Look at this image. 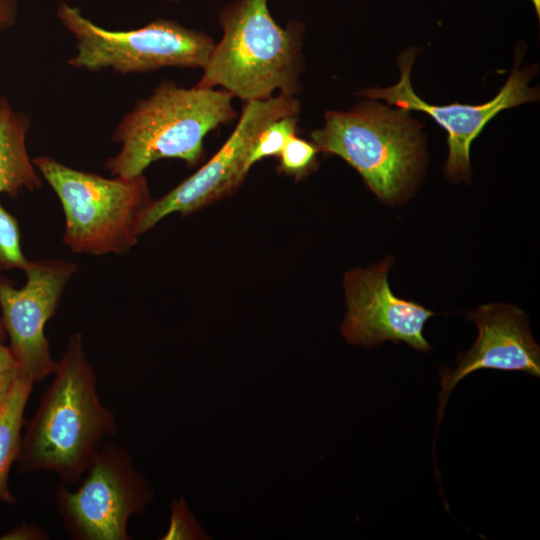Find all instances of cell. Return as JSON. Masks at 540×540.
Segmentation results:
<instances>
[{
  "label": "cell",
  "mask_w": 540,
  "mask_h": 540,
  "mask_svg": "<svg viewBox=\"0 0 540 540\" xmlns=\"http://www.w3.org/2000/svg\"><path fill=\"white\" fill-rule=\"evenodd\" d=\"M54 375L21 435L16 463L22 473L44 470L73 485L103 441L116 435V420L100 401L79 333L69 338Z\"/></svg>",
  "instance_id": "obj_1"
},
{
  "label": "cell",
  "mask_w": 540,
  "mask_h": 540,
  "mask_svg": "<svg viewBox=\"0 0 540 540\" xmlns=\"http://www.w3.org/2000/svg\"><path fill=\"white\" fill-rule=\"evenodd\" d=\"M223 35L215 43L201 79V88L221 86L244 101L300 90L304 27L291 21L286 28L271 16L267 0H238L220 13Z\"/></svg>",
  "instance_id": "obj_2"
},
{
  "label": "cell",
  "mask_w": 540,
  "mask_h": 540,
  "mask_svg": "<svg viewBox=\"0 0 540 540\" xmlns=\"http://www.w3.org/2000/svg\"><path fill=\"white\" fill-rule=\"evenodd\" d=\"M233 98L223 89L183 88L172 81L161 82L120 120L112 136L120 150L104 167L112 176L133 178L160 159L197 163L205 136L236 118Z\"/></svg>",
  "instance_id": "obj_3"
},
{
  "label": "cell",
  "mask_w": 540,
  "mask_h": 540,
  "mask_svg": "<svg viewBox=\"0 0 540 540\" xmlns=\"http://www.w3.org/2000/svg\"><path fill=\"white\" fill-rule=\"evenodd\" d=\"M408 110L363 100L348 111H327L324 126L311 132L323 153L341 157L383 202L399 204L413 190L422 170V125Z\"/></svg>",
  "instance_id": "obj_4"
},
{
  "label": "cell",
  "mask_w": 540,
  "mask_h": 540,
  "mask_svg": "<svg viewBox=\"0 0 540 540\" xmlns=\"http://www.w3.org/2000/svg\"><path fill=\"white\" fill-rule=\"evenodd\" d=\"M32 162L61 202L63 242L68 248L76 253L120 255L136 244L141 216L152 202L143 174L105 178L48 156Z\"/></svg>",
  "instance_id": "obj_5"
},
{
  "label": "cell",
  "mask_w": 540,
  "mask_h": 540,
  "mask_svg": "<svg viewBox=\"0 0 540 540\" xmlns=\"http://www.w3.org/2000/svg\"><path fill=\"white\" fill-rule=\"evenodd\" d=\"M57 16L75 39L68 65L89 71L144 73L166 67L204 68L215 42L177 21L155 19L133 30L113 31L94 24L78 7L60 2Z\"/></svg>",
  "instance_id": "obj_6"
},
{
  "label": "cell",
  "mask_w": 540,
  "mask_h": 540,
  "mask_svg": "<svg viewBox=\"0 0 540 540\" xmlns=\"http://www.w3.org/2000/svg\"><path fill=\"white\" fill-rule=\"evenodd\" d=\"M78 483L75 491L61 485L56 493L58 513L75 540L130 539V517L154 497L127 450L112 442L100 447Z\"/></svg>",
  "instance_id": "obj_7"
},
{
  "label": "cell",
  "mask_w": 540,
  "mask_h": 540,
  "mask_svg": "<svg viewBox=\"0 0 540 540\" xmlns=\"http://www.w3.org/2000/svg\"><path fill=\"white\" fill-rule=\"evenodd\" d=\"M299 113V101L286 94L247 101L220 150L197 172L145 209L139 222L140 235L171 213L194 212L236 190L249 171L247 159L258 133L274 120Z\"/></svg>",
  "instance_id": "obj_8"
},
{
  "label": "cell",
  "mask_w": 540,
  "mask_h": 540,
  "mask_svg": "<svg viewBox=\"0 0 540 540\" xmlns=\"http://www.w3.org/2000/svg\"><path fill=\"white\" fill-rule=\"evenodd\" d=\"M415 52L407 51L399 60L400 79L387 88H373L359 93L372 99L385 100L388 105L427 113L448 133V156L444 165L446 177L452 181H466L471 176L470 148L485 125L502 110L538 99L536 88L528 86L530 70L513 68L499 93L480 105L453 103L434 105L425 102L415 92L410 74Z\"/></svg>",
  "instance_id": "obj_9"
},
{
  "label": "cell",
  "mask_w": 540,
  "mask_h": 540,
  "mask_svg": "<svg viewBox=\"0 0 540 540\" xmlns=\"http://www.w3.org/2000/svg\"><path fill=\"white\" fill-rule=\"evenodd\" d=\"M24 272L26 283L19 289L0 282L1 324L20 376L35 383L56 371L44 329L76 265L64 260L30 261Z\"/></svg>",
  "instance_id": "obj_10"
},
{
  "label": "cell",
  "mask_w": 540,
  "mask_h": 540,
  "mask_svg": "<svg viewBox=\"0 0 540 540\" xmlns=\"http://www.w3.org/2000/svg\"><path fill=\"white\" fill-rule=\"evenodd\" d=\"M393 258L387 257L366 269L346 273L344 289L347 313L340 327L350 344L375 346L383 341L404 342L421 352L431 346L423 335L433 311L394 295L388 272Z\"/></svg>",
  "instance_id": "obj_11"
},
{
  "label": "cell",
  "mask_w": 540,
  "mask_h": 540,
  "mask_svg": "<svg viewBox=\"0 0 540 540\" xmlns=\"http://www.w3.org/2000/svg\"><path fill=\"white\" fill-rule=\"evenodd\" d=\"M467 317L478 328L474 345L457 357L455 369L440 368L441 391L437 425L447 400L460 380L480 369L521 371L540 376V348L533 339L526 314L509 304H487Z\"/></svg>",
  "instance_id": "obj_12"
},
{
  "label": "cell",
  "mask_w": 540,
  "mask_h": 540,
  "mask_svg": "<svg viewBox=\"0 0 540 540\" xmlns=\"http://www.w3.org/2000/svg\"><path fill=\"white\" fill-rule=\"evenodd\" d=\"M29 127V117L0 97V193L17 196L41 187L42 177L26 146Z\"/></svg>",
  "instance_id": "obj_13"
},
{
  "label": "cell",
  "mask_w": 540,
  "mask_h": 540,
  "mask_svg": "<svg viewBox=\"0 0 540 540\" xmlns=\"http://www.w3.org/2000/svg\"><path fill=\"white\" fill-rule=\"evenodd\" d=\"M33 382L19 377L6 402L0 409V501L13 503L8 480L12 465L17 461L23 426V415Z\"/></svg>",
  "instance_id": "obj_14"
},
{
  "label": "cell",
  "mask_w": 540,
  "mask_h": 540,
  "mask_svg": "<svg viewBox=\"0 0 540 540\" xmlns=\"http://www.w3.org/2000/svg\"><path fill=\"white\" fill-rule=\"evenodd\" d=\"M297 122V115H289L274 120L263 128L251 146L247 159L248 169L261 159L279 156L286 142L296 135Z\"/></svg>",
  "instance_id": "obj_15"
},
{
  "label": "cell",
  "mask_w": 540,
  "mask_h": 540,
  "mask_svg": "<svg viewBox=\"0 0 540 540\" xmlns=\"http://www.w3.org/2000/svg\"><path fill=\"white\" fill-rule=\"evenodd\" d=\"M29 263L22 252L18 222L0 204V268L25 271Z\"/></svg>",
  "instance_id": "obj_16"
},
{
  "label": "cell",
  "mask_w": 540,
  "mask_h": 540,
  "mask_svg": "<svg viewBox=\"0 0 540 540\" xmlns=\"http://www.w3.org/2000/svg\"><path fill=\"white\" fill-rule=\"evenodd\" d=\"M317 147L298 136H292L279 154L280 168L287 174L302 177L315 164Z\"/></svg>",
  "instance_id": "obj_17"
},
{
  "label": "cell",
  "mask_w": 540,
  "mask_h": 540,
  "mask_svg": "<svg viewBox=\"0 0 540 540\" xmlns=\"http://www.w3.org/2000/svg\"><path fill=\"white\" fill-rule=\"evenodd\" d=\"M170 524L163 540L209 539L189 510L184 498L174 499L170 505Z\"/></svg>",
  "instance_id": "obj_18"
},
{
  "label": "cell",
  "mask_w": 540,
  "mask_h": 540,
  "mask_svg": "<svg viewBox=\"0 0 540 540\" xmlns=\"http://www.w3.org/2000/svg\"><path fill=\"white\" fill-rule=\"evenodd\" d=\"M20 377L18 364L9 347L0 341V409Z\"/></svg>",
  "instance_id": "obj_19"
},
{
  "label": "cell",
  "mask_w": 540,
  "mask_h": 540,
  "mask_svg": "<svg viewBox=\"0 0 540 540\" xmlns=\"http://www.w3.org/2000/svg\"><path fill=\"white\" fill-rule=\"evenodd\" d=\"M47 538V534L39 527L26 523L12 528L0 537L4 540H43Z\"/></svg>",
  "instance_id": "obj_20"
},
{
  "label": "cell",
  "mask_w": 540,
  "mask_h": 540,
  "mask_svg": "<svg viewBox=\"0 0 540 540\" xmlns=\"http://www.w3.org/2000/svg\"><path fill=\"white\" fill-rule=\"evenodd\" d=\"M17 19L16 0H0V31L11 28Z\"/></svg>",
  "instance_id": "obj_21"
},
{
  "label": "cell",
  "mask_w": 540,
  "mask_h": 540,
  "mask_svg": "<svg viewBox=\"0 0 540 540\" xmlns=\"http://www.w3.org/2000/svg\"><path fill=\"white\" fill-rule=\"evenodd\" d=\"M531 1L535 7L537 15L540 16V0H531Z\"/></svg>",
  "instance_id": "obj_22"
},
{
  "label": "cell",
  "mask_w": 540,
  "mask_h": 540,
  "mask_svg": "<svg viewBox=\"0 0 540 540\" xmlns=\"http://www.w3.org/2000/svg\"><path fill=\"white\" fill-rule=\"evenodd\" d=\"M3 333H4V330L0 321V341H2Z\"/></svg>",
  "instance_id": "obj_23"
},
{
  "label": "cell",
  "mask_w": 540,
  "mask_h": 540,
  "mask_svg": "<svg viewBox=\"0 0 540 540\" xmlns=\"http://www.w3.org/2000/svg\"><path fill=\"white\" fill-rule=\"evenodd\" d=\"M164 1H179V0H164Z\"/></svg>",
  "instance_id": "obj_24"
}]
</instances>
